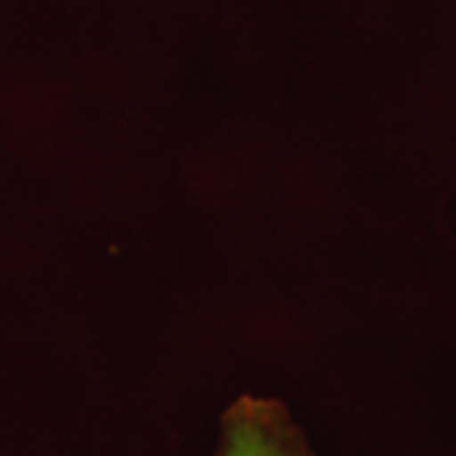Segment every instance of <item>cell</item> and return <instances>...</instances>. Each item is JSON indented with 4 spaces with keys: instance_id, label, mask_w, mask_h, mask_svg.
I'll return each mask as SVG.
<instances>
[{
    "instance_id": "obj_1",
    "label": "cell",
    "mask_w": 456,
    "mask_h": 456,
    "mask_svg": "<svg viewBox=\"0 0 456 456\" xmlns=\"http://www.w3.org/2000/svg\"><path fill=\"white\" fill-rule=\"evenodd\" d=\"M216 456H314V452L281 401L239 395L221 416Z\"/></svg>"
}]
</instances>
